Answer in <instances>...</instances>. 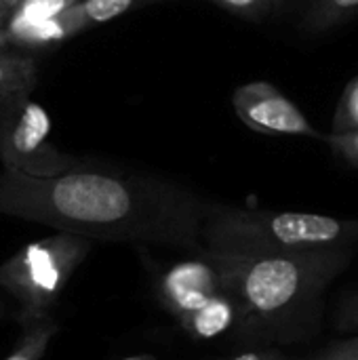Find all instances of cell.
<instances>
[{"label":"cell","mask_w":358,"mask_h":360,"mask_svg":"<svg viewBox=\"0 0 358 360\" xmlns=\"http://www.w3.org/2000/svg\"><path fill=\"white\" fill-rule=\"evenodd\" d=\"M207 205L175 181L89 165L53 177L0 171V215L89 240L203 251Z\"/></svg>","instance_id":"6da1fadb"},{"label":"cell","mask_w":358,"mask_h":360,"mask_svg":"<svg viewBox=\"0 0 358 360\" xmlns=\"http://www.w3.org/2000/svg\"><path fill=\"white\" fill-rule=\"evenodd\" d=\"M205 251L236 304V331L247 340L276 344H293L317 331L323 297L354 255V247L300 253Z\"/></svg>","instance_id":"7a4b0ae2"},{"label":"cell","mask_w":358,"mask_h":360,"mask_svg":"<svg viewBox=\"0 0 358 360\" xmlns=\"http://www.w3.org/2000/svg\"><path fill=\"white\" fill-rule=\"evenodd\" d=\"M358 219L302 211H270L234 205H207L203 249L238 253H300L357 247Z\"/></svg>","instance_id":"3957f363"},{"label":"cell","mask_w":358,"mask_h":360,"mask_svg":"<svg viewBox=\"0 0 358 360\" xmlns=\"http://www.w3.org/2000/svg\"><path fill=\"white\" fill-rule=\"evenodd\" d=\"M91 249L93 240L57 232L23 245L0 264V293L17 304L15 321L25 325L51 316Z\"/></svg>","instance_id":"277c9868"},{"label":"cell","mask_w":358,"mask_h":360,"mask_svg":"<svg viewBox=\"0 0 358 360\" xmlns=\"http://www.w3.org/2000/svg\"><path fill=\"white\" fill-rule=\"evenodd\" d=\"M51 116L32 95L4 105L0 110L2 171L27 177H53L87 165L61 152L51 141Z\"/></svg>","instance_id":"5b68a950"},{"label":"cell","mask_w":358,"mask_h":360,"mask_svg":"<svg viewBox=\"0 0 358 360\" xmlns=\"http://www.w3.org/2000/svg\"><path fill=\"white\" fill-rule=\"evenodd\" d=\"M232 108L247 129L262 135L310 137L321 141L325 137L281 89L266 80L241 84L232 93Z\"/></svg>","instance_id":"8992f818"},{"label":"cell","mask_w":358,"mask_h":360,"mask_svg":"<svg viewBox=\"0 0 358 360\" xmlns=\"http://www.w3.org/2000/svg\"><path fill=\"white\" fill-rule=\"evenodd\" d=\"M222 293H228L222 274L205 249L192 259L169 266L156 281V297L177 323Z\"/></svg>","instance_id":"52a82bcc"},{"label":"cell","mask_w":358,"mask_h":360,"mask_svg":"<svg viewBox=\"0 0 358 360\" xmlns=\"http://www.w3.org/2000/svg\"><path fill=\"white\" fill-rule=\"evenodd\" d=\"M236 323H238L236 304L228 293H222L215 300H211L207 306H203L200 310L181 319L177 325L190 338H194L198 342H211V340H217V338L226 335L228 331L236 329Z\"/></svg>","instance_id":"ba28073f"},{"label":"cell","mask_w":358,"mask_h":360,"mask_svg":"<svg viewBox=\"0 0 358 360\" xmlns=\"http://www.w3.org/2000/svg\"><path fill=\"white\" fill-rule=\"evenodd\" d=\"M4 30L11 40V49H49L61 44L74 36H78L74 23L70 21L68 13H61L51 19H42L36 23H13L4 21Z\"/></svg>","instance_id":"9c48e42d"},{"label":"cell","mask_w":358,"mask_h":360,"mask_svg":"<svg viewBox=\"0 0 358 360\" xmlns=\"http://www.w3.org/2000/svg\"><path fill=\"white\" fill-rule=\"evenodd\" d=\"M38 65L30 53L0 51V110L34 93Z\"/></svg>","instance_id":"30bf717a"},{"label":"cell","mask_w":358,"mask_h":360,"mask_svg":"<svg viewBox=\"0 0 358 360\" xmlns=\"http://www.w3.org/2000/svg\"><path fill=\"white\" fill-rule=\"evenodd\" d=\"M162 2H177V0H80L65 13H68L70 21L74 23L76 32L80 34L95 25L118 19L135 8H143L150 4H162Z\"/></svg>","instance_id":"8fae6325"},{"label":"cell","mask_w":358,"mask_h":360,"mask_svg":"<svg viewBox=\"0 0 358 360\" xmlns=\"http://www.w3.org/2000/svg\"><path fill=\"white\" fill-rule=\"evenodd\" d=\"M358 15V0H310L304 17L302 30L306 34H325Z\"/></svg>","instance_id":"7c38bea8"},{"label":"cell","mask_w":358,"mask_h":360,"mask_svg":"<svg viewBox=\"0 0 358 360\" xmlns=\"http://www.w3.org/2000/svg\"><path fill=\"white\" fill-rule=\"evenodd\" d=\"M57 331H59V325L53 316H44V319L21 325V335L13 352L4 360H42Z\"/></svg>","instance_id":"4fadbf2b"},{"label":"cell","mask_w":358,"mask_h":360,"mask_svg":"<svg viewBox=\"0 0 358 360\" xmlns=\"http://www.w3.org/2000/svg\"><path fill=\"white\" fill-rule=\"evenodd\" d=\"M80 0H19L17 6L8 13L6 21L13 23H36L42 19L57 17L78 4Z\"/></svg>","instance_id":"5bb4252c"},{"label":"cell","mask_w":358,"mask_h":360,"mask_svg":"<svg viewBox=\"0 0 358 360\" xmlns=\"http://www.w3.org/2000/svg\"><path fill=\"white\" fill-rule=\"evenodd\" d=\"M348 131H358V76L346 84L338 101L333 129H331V133H348Z\"/></svg>","instance_id":"9a60e30c"},{"label":"cell","mask_w":358,"mask_h":360,"mask_svg":"<svg viewBox=\"0 0 358 360\" xmlns=\"http://www.w3.org/2000/svg\"><path fill=\"white\" fill-rule=\"evenodd\" d=\"M209 2L247 21H262L274 13L272 0H209Z\"/></svg>","instance_id":"2e32d148"},{"label":"cell","mask_w":358,"mask_h":360,"mask_svg":"<svg viewBox=\"0 0 358 360\" xmlns=\"http://www.w3.org/2000/svg\"><path fill=\"white\" fill-rule=\"evenodd\" d=\"M323 141L331 148L335 156H340L346 165L358 169V131L348 133H325Z\"/></svg>","instance_id":"e0dca14e"},{"label":"cell","mask_w":358,"mask_h":360,"mask_svg":"<svg viewBox=\"0 0 358 360\" xmlns=\"http://www.w3.org/2000/svg\"><path fill=\"white\" fill-rule=\"evenodd\" d=\"M335 327L344 333H358V291L342 295L335 308Z\"/></svg>","instance_id":"ac0fdd59"},{"label":"cell","mask_w":358,"mask_h":360,"mask_svg":"<svg viewBox=\"0 0 358 360\" xmlns=\"http://www.w3.org/2000/svg\"><path fill=\"white\" fill-rule=\"evenodd\" d=\"M310 360H358V335L329 344Z\"/></svg>","instance_id":"d6986e66"},{"label":"cell","mask_w":358,"mask_h":360,"mask_svg":"<svg viewBox=\"0 0 358 360\" xmlns=\"http://www.w3.org/2000/svg\"><path fill=\"white\" fill-rule=\"evenodd\" d=\"M228 360H287L279 350L272 348H260V350H245Z\"/></svg>","instance_id":"ffe728a7"},{"label":"cell","mask_w":358,"mask_h":360,"mask_svg":"<svg viewBox=\"0 0 358 360\" xmlns=\"http://www.w3.org/2000/svg\"><path fill=\"white\" fill-rule=\"evenodd\" d=\"M11 316H15V314H13V308H11V302L6 300L4 293H0V321L11 319Z\"/></svg>","instance_id":"44dd1931"},{"label":"cell","mask_w":358,"mask_h":360,"mask_svg":"<svg viewBox=\"0 0 358 360\" xmlns=\"http://www.w3.org/2000/svg\"><path fill=\"white\" fill-rule=\"evenodd\" d=\"M0 51H11V40L4 30V21H0Z\"/></svg>","instance_id":"7402d4cb"},{"label":"cell","mask_w":358,"mask_h":360,"mask_svg":"<svg viewBox=\"0 0 358 360\" xmlns=\"http://www.w3.org/2000/svg\"><path fill=\"white\" fill-rule=\"evenodd\" d=\"M15 8V2L13 0H0V13H11Z\"/></svg>","instance_id":"603a6c76"},{"label":"cell","mask_w":358,"mask_h":360,"mask_svg":"<svg viewBox=\"0 0 358 360\" xmlns=\"http://www.w3.org/2000/svg\"><path fill=\"white\" fill-rule=\"evenodd\" d=\"M291 2H295V0H272V6H274V11H276V8H283V6H287V4H291Z\"/></svg>","instance_id":"cb8c5ba5"},{"label":"cell","mask_w":358,"mask_h":360,"mask_svg":"<svg viewBox=\"0 0 358 360\" xmlns=\"http://www.w3.org/2000/svg\"><path fill=\"white\" fill-rule=\"evenodd\" d=\"M122 360H156L152 354H137V356H127Z\"/></svg>","instance_id":"d4e9b609"},{"label":"cell","mask_w":358,"mask_h":360,"mask_svg":"<svg viewBox=\"0 0 358 360\" xmlns=\"http://www.w3.org/2000/svg\"><path fill=\"white\" fill-rule=\"evenodd\" d=\"M6 17H8L6 13H0V21H6Z\"/></svg>","instance_id":"484cf974"},{"label":"cell","mask_w":358,"mask_h":360,"mask_svg":"<svg viewBox=\"0 0 358 360\" xmlns=\"http://www.w3.org/2000/svg\"><path fill=\"white\" fill-rule=\"evenodd\" d=\"M13 2H15V6H17V2H19V0H13Z\"/></svg>","instance_id":"4316f807"}]
</instances>
